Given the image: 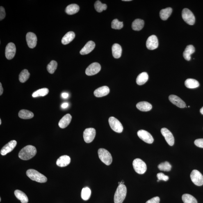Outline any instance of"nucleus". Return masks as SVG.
<instances>
[{
    "label": "nucleus",
    "instance_id": "obj_1",
    "mask_svg": "<svg viewBox=\"0 0 203 203\" xmlns=\"http://www.w3.org/2000/svg\"><path fill=\"white\" fill-rule=\"evenodd\" d=\"M37 153L36 148L33 146L28 145L21 149L19 154V157L21 159L28 160L35 156Z\"/></svg>",
    "mask_w": 203,
    "mask_h": 203
},
{
    "label": "nucleus",
    "instance_id": "obj_2",
    "mask_svg": "<svg viewBox=\"0 0 203 203\" xmlns=\"http://www.w3.org/2000/svg\"><path fill=\"white\" fill-rule=\"evenodd\" d=\"M27 176L32 180L40 183H46L47 181V178L45 176L37 171L33 169H30L27 171Z\"/></svg>",
    "mask_w": 203,
    "mask_h": 203
},
{
    "label": "nucleus",
    "instance_id": "obj_3",
    "mask_svg": "<svg viewBox=\"0 0 203 203\" xmlns=\"http://www.w3.org/2000/svg\"><path fill=\"white\" fill-rule=\"evenodd\" d=\"M126 193L127 189L125 185H119L114 196L115 203H122L125 198Z\"/></svg>",
    "mask_w": 203,
    "mask_h": 203
},
{
    "label": "nucleus",
    "instance_id": "obj_4",
    "mask_svg": "<svg viewBox=\"0 0 203 203\" xmlns=\"http://www.w3.org/2000/svg\"><path fill=\"white\" fill-rule=\"evenodd\" d=\"M98 154L100 159L105 164L107 165L111 164L113 159L111 154L107 150L103 148L99 149Z\"/></svg>",
    "mask_w": 203,
    "mask_h": 203
},
{
    "label": "nucleus",
    "instance_id": "obj_5",
    "mask_svg": "<svg viewBox=\"0 0 203 203\" xmlns=\"http://www.w3.org/2000/svg\"><path fill=\"white\" fill-rule=\"evenodd\" d=\"M133 165L135 171L138 174H143L147 170L146 163L139 158H136L133 160Z\"/></svg>",
    "mask_w": 203,
    "mask_h": 203
},
{
    "label": "nucleus",
    "instance_id": "obj_6",
    "mask_svg": "<svg viewBox=\"0 0 203 203\" xmlns=\"http://www.w3.org/2000/svg\"><path fill=\"white\" fill-rule=\"evenodd\" d=\"M183 19L185 22L190 25L195 24V16L190 10L187 8L183 9L182 13Z\"/></svg>",
    "mask_w": 203,
    "mask_h": 203
},
{
    "label": "nucleus",
    "instance_id": "obj_7",
    "mask_svg": "<svg viewBox=\"0 0 203 203\" xmlns=\"http://www.w3.org/2000/svg\"><path fill=\"white\" fill-rule=\"evenodd\" d=\"M108 122L110 127L114 131L117 133H121L123 131V126L118 119L115 117H110Z\"/></svg>",
    "mask_w": 203,
    "mask_h": 203
},
{
    "label": "nucleus",
    "instance_id": "obj_8",
    "mask_svg": "<svg viewBox=\"0 0 203 203\" xmlns=\"http://www.w3.org/2000/svg\"><path fill=\"white\" fill-rule=\"evenodd\" d=\"M190 178L196 186H200L203 185V176L199 171L196 170L192 171L190 174Z\"/></svg>",
    "mask_w": 203,
    "mask_h": 203
},
{
    "label": "nucleus",
    "instance_id": "obj_9",
    "mask_svg": "<svg viewBox=\"0 0 203 203\" xmlns=\"http://www.w3.org/2000/svg\"><path fill=\"white\" fill-rule=\"evenodd\" d=\"M96 130L93 128H88L85 130L83 133V139L87 143L92 142L96 136Z\"/></svg>",
    "mask_w": 203,
    "mask_h": 203
},
{
    "label": "nucleus",
    "instance_id": "obj_10",
    "mask_svg": "<svg viewBox=\"0 0 203 203\" xmlns=\"http://www.w3.org/2000/svg\"><path fill=\"white\" fill-rule=\"evenodd\" d=\"M139 138L144 142L148 144H152L154 141L152 135L147 131L144 130H140L138 132Z\"/></svg>",
    "mask_w": 203,
    "mask_h": 203
},
{
    "label": "nucleus",
    "instance_id": "obj_11",
    "mask_svg": "<svg viewBox=\"0 0 203 203\" xmlns=\"http://www.w3.org/2000/svg\"><path fill=\"white\" fill-rule=\"evenodd\" d=\"M101 70V66L97 63H92L87 68L85 74L88 76L95 75L98 73Z\"/></svg>",
    "mask_w": 203,
    "mask_h": 203
},
{
    "label": "nucleus",
    "instance_id": "obj_12",
    "mask_svg": "<svg viewBox=\"0 0 203 203\" xmlns=\"http://www.w3.org/2000/svg\"><path fill=\"white\" fill-rule=\"evenodd\" d=\"M16 49L15 44L10 43L7 45L5 48V54L8 60H11L15 57Z\"/></svg>",
    "mask_w": 203,
    "mask_h": 203
},
{
    "label": "nucleus",
    "instance_id": "obj_13",
    "mask_svg": "<svg viewBox=\"0 0 203 203\" xmlns=\"http://www.w3.org/2000/svg\"><path fill=\"white\" fill-rule=\"evenodd\" d=\"M161 132L167 143L170 146H173L174 143V139L171 132L167 128H162Z\"/></svg>",
    "mask_w": 203,
    "mask_h": 203
},
{
    "label": "nucleus",
    "instance_id": "obj_14",
    "mask_svg": "<svg viewBox=\"0 0 203 203\" xmlns=\"http://www.w3.org/2000/svg\"><path fill=\"white\" fill-rule=\"evenodd\" d=\"M146 46L147 48L153 50L157 48L158 46V41L157 37L155 35H152L147 39Z\"/></svg>",
    "mask_w": 203,
    "mask_h": 203
},
{
    "label": "nucleus",
    "instance_id": "obj_15",
    "mask_svg": "<svg viewBox=\"0 0 203 203\" xmlns=\"http://www.w3.org/2000/svg\"><path fill=\"white\" fill-rule=\"evenodd\" d=\"M26 40L28 45L31 48H34L36 46L37 39L36 35L31 32L27 34Z\"/></svg>",
    "mask_w": 203,
    "mask_h": 203
},
{
    "label": "nucleus",
    "instance_id": "obj_16",
    "mask_svg": "<svg viewBox=\"0 0 203 203\" xmlns=\"http://www.w3.org/2000/svg\"><path fill=\"white\" fill-rule=\"evenodd\" d=\"M17 142L16 140H12L5 145L1 151V154L2 156H5L8 153L11 152L17 145Z\"/></svg>",
    "mask_w": 203,
    "mask_h": 203
},
{
    "label": "nucleus",
    "instance_id": "obj_17",
    "mask_svg": "<svg viewBox=\"0 0 203 203\" xmlns=\"http://www.w3.org/2000/svg\"><path fill=\"white\" fill-rule=\"evenodd\" d=\"M169 101L175 106L180 108L186 106V103L180 98L175 95H170L169 97Z\"/></svg>",
    "mask_w": 203,
    "mask_h": 203
},
{
    "label": "nucleus",
    "instance_id": "obj_18",
    "mask_svg": "<svg viewBox=\"0 0 203 203\" xmlns=\"http://www.w3.org/2000/svg\"><path fill=\"white\" fill-rule=\"evenodd\" d=\"M110 92L109 87L104 86L99 87L94 91V94L96 97H101L108 95Z\"/></svg>",
    "mask_w": 203,
    "mask_h": 203
},
{
    "label": "nucleus",
    "instance_id": "obj_19",
    "mask_svg": "<svg viewBox=\"0 0 203 203\" xmlns=\"http://www.w3.org/2000/svg\"><path fill=\"white\" fill-rule=\"evenodd\" d=\"M95 47V44L92 41H90L85 44L80 52V54L85 55L88 54L93 50Z\"/></svg>",
    "mask_w": 203,
    "mask_h": 203
},
{
    "label": "nucleus",
    "instance_id": "obj_20",
    "mask_svg": "<svg viewBox=\"0 0 203 203\" xmlns=\"http://www.w3.org/2000/svg\"><path fill=\"white\" fill-rule=\"evenodd\" d=\"M72 117L70 114H67L64 116L59 121L58 125L60 128L64 129L67 127L70 124Z\"/></svg>",
    "mask_w": 203,
    "mask_h": 203
},
{
    "label": "nucleus",
    "instance_id": "obj_21",
    "mask_svg": "<svg viewBox=\"0 0 203 203\" xmlns=\"http://www.w3.org/2000/svg\"><path fill=\"white\" fill-rule=\"evenodd\" d=\"M71 159L70 157L67 156H61L57 160L56 164L58 166L64 167L67 166L70 163Z\"/></svg>",
    "mask_w": 203,
    "mask_h": 203
},
{
    "label": "nucleus",
    "instance_id": "obj_22",
    "mask_svg": "<svg viewBox=\"0 0 203 203\" xmlns=\"http://www.w3.org/2000/svg\"><path fill=\"white\" fill-rule=\"evenodd\" d=\"M137 108L142 111H148L152 109V106L146 101L140 102L136 105Z\"/></svg>",
    "mask_w": 203,
    "mask_h": 203
},
{
    "label": "nucleus",
    "instance_id": "obj_23",
    "mask_svg": "<svg viewBox=\"0 0 203 203\" xmlns=\"http://www.w3.org/2000/svg\"><path fill=\"white\" fill-rule=\"evenodd\" d=\"M112 54L114 58H120L122 55V48L120 45L117 43L114 44L112 47Z\"/></svg>",
    "mask_w": 203,
    "mask_h": 203
},
{
    "label": "nucleus",
    "instance_id": "obj_24",
    "mask_svg": "<svg viewBox=\"0 0 203 203\" xmlns=\"http://www.w3.org/2000/svg\"><path fill=\"white\" fill-rule=\"evenodd\" d=\"M195 47L193 45H189L187 46L183 54L185 59L187 61L191 60V55L195 52Z\"/></svg>",
    "mask_w": 203,
    "mask_h": 203
},
{
    "label": "nucleus",
    "instance_id": "obj_25",
    "mask_svg": "<svg viewBox=\"0 0 203 203\" xmlns=\"http://www.w3.org/2000/svg\"><path fill=\"white\" fill-rule=\"evenodd\" d=\"M75 34L74 32L70 31L66 34L62 38L61 42L64 45H66L70 43L74 40L75 37Z\"/></svg>",
    "mask_w": 203,
    "mask_h": 203
},
{
    "label": "nucleus",
    "instance_id": "obj_26",
    "mask_svg": "<svg viewBox=\"0 0 203 203\" xmlns=\"http://www.w3.org/2000/svg\"><path fill=\"white\" fill-rule=\"evenodd\" d=\"M144 24L145 23L143 20L136 19L133 22L132 28L134 31H139L143 29Z\"/></svg>",
    "mask_w": 203,
    "mask_h": 203
},
{
    "label": "nucleus",
    "instance_id": "obj_27",
    "mask_svg": "<svg viewBox=\"0 0 203 203\" xmlns=\"http://www.w3.org/2000/svg\"><path fill=\"white\" fill-rule=\"evenodd\" d=\"M149 76L147 72H144L139 74L136 79V83L139 85H143L148 79Z\"/></svg>",
    "mask_w": 203,
    "mask_h": 203
},
{
    "label": "nucleus",
    "instance_id": "obj_28",
    "mask_svg": "<svg viewBox=\"0 0 203 203\" xmlns=\"http://www.w3.org/2000/svg\"><path fill=\"white\" fill-rule=\"evenodd\" d=\"M79 6L77 4H72L69 5L65 9V11L69 15H73L79 11Z\"/></svg>",
    "mask_w": 203,
    "mask_h": 203
},
{
    "label": "nucleus",
    "instance_id": "obj_29",
    "mask_svg": "<svg viewBox=\"0 0 203 203\" xmlns=\"http://www.w3.org/2000/svg\"><path fill=\"white\" fill-rule=\"evenodd\" d=\"M15 195L17 198L20 200L22 203H27L28 199L24 192L20 190H17L15 192Z\"/></svg>",
    "mask_w": 203,
    "mask_h": 203
},
{
    "label": "nucleus",
    "instance_id": "obj_30",
    "mask_svg": "<svg viewBox=\"0 0 203 203\" xmlns=\"http://www.w3.org/2000/svg\"><path fill=\"white\" fill-rule=\"evenodd\" d=\"M172 9L171 8L169 7L161 10L160 12V17L163 20H166L170 16L172 13Z\"/></svg>",
    "mask_w": 203,
    "mask_h": 203
},
{
    "label": "nucleus",
    "instance_id": "obj_31",
    "mask_svg": "<svg viewBox=\"0 0 203 203\" xmlns=\"http://www.w3.org/2000/svg\"><path fill=\"white\" fill-rule=\"evenodd\" d=\"M34 115L32 112L26 110H21L19 112V117L20 118L24 119H30L33 118Z\"/></svg>",
    "mask_w": 203,
    "mask_h": 203
},
{
    "label": "nucleus",
    "instance_id": "obj_32",
    "mask_svg": "<svg viewBox=\"0 0 203 203\" xmlns=\"http://www.w3.org/2000/svg\"><path fill=\"white\" fill-rule=\"evenodd\" d=\"M185 85L187 88L193 89L199 87V83L198 81L195 79H188L185 81Z\"/></svg>",
    "mask_w": 203,
    "mask_h": 203
},
{
    "label": "nucleus",
    "instance_id": "obj_33",
    "mask_svg": "<svg viewBox=\"0 0 203 203\" xmlns=\"http://www.w3.org/2000/svg\"><path fill=\"white\" fill-rule=\"evenodd\" d=\"M49 90L47 88H43L37 90L36 92H33L32 94V97H44L47 95L49 93Z\"/></svg>",
    "mask_w": 203,
    "mask_h": 203
},
{
    "label": "nucleus",
    "instance_id": "obj_34",
    "mask_svg": "<svg viewBox=\"0 0 203 203\" xmlns=\"http://www.w3.org/2000/svg\"><path fill=\"white\" fill-rule=\"evenodd\" d=\"M30 75V73L28 72V71L26 69H24L19 74V81L22 83L25 82L29 79Z\"/></svg>",
    "mask_w": 203,
    "mask_h": 203
},
{
    "label": "nucleus",
    "instance_id": "obj_35",
    "mask_svg": "<svg viewBox=\"0 0 203 203\" xmlns=\"http://www.w3.org/2000/svg\"><path fill=\"white\" fill-rule=\"evenodd\" d=\"M182 200L184 203H197L195 197L188 194H185L183 195Z\"/></svg>",
    "mask_w": 203,
    "mask_h": 203
},
{
    "label": "nucleus",
    "instance_id": "obj_36",
    "mask_svg": "<svg viewBox=\"0 0 203 203\" xmlns=\"http://www.w3.org/2000/svg\"><path fill=\"white\" fill-rule=\"evenodd\" d=\"M91 195V191L88 187L83 188L82 190L81 196L82 198L84 201H87L90 198Z\"/></svg>",
    "mask_w": 203,
    "mask_h": 203
},
{
    "label": "nucleus",
    "instance_id": "obj_37",
    "mask_svg": "<svg viewBox=\"0 0 203 203\" xmlns=\"http://www.w3.org/2000/svg\"><path fill=\"white\" fill-rule=\"evenodd\" d=\"M94 8L97 11L99 12H102L103 11L106 10L107 6L106 4H103L99 1H97L94 3Z\"/></svg>",
    "mask_w": 203,
    "mask_h": 203
},
{
    "label": "nucleus",
    "instance_id": "obj_38",
    "mask_svg": "<svg viewBox=\"0 0 203 203\" xmlns=\"http://www.w3.org/2000/svg\"><path fill=\"white\" fill-rule=\"evenodd\" d=\"M58 64L56 61L52 60L47 65V69L50 74H53L57 67Z\"/></svg>",
    "mask_w": 203,
    "mask_h": 203
},
{
    "label": "nucleus",
    "instance_id": "obj_39",
    "mask_svg": "<svg viewBox=\"0 0 203 203\" xmlns=\"http://www.w3.org/2000/svg\"><path fill=\"white\" fill-rule=\"evenodd\" d=\"M158 168L160 170L169 172L171 169L172 166L168 162L165 161L161 163L158 165Z\"/></svg>",
    "mask_w": 203,
    "mask_h": 203
},
{
    "label": "nucleus",
    "instance_id": "obj_40",
    "mask_svg": "<svg viewBox=\"0 0 203 203\" xmlns=\"http://www.w3.org/2000/svg\"><path fill=\"white\" fill-rule=\"evenodd\" d=\"M124 25L122 22L119 21L118 19L113 20L111 23V28L115 29H120L123 27Z\"/></svg>",
    "mask_w": 203,
    "mask_h": 203
},
{
    "label": "nucleus",
    "instance_id": "obj_41",
    "mask_svg": "<svg viewBox=\"0 0 203 203\" xmlns=\"http://www.w3.org/2000/svg\"><path fill=\"white\" fill-rule=\"evenodd\" d=\"M157 177L158 179L157 182L160 180H163L165 181H168L169 179L168 176L165 175V174L162 173H159L157 174Z\"/></svg>",
    "mask_w": 203,
    "mask_h": 203
},
{
    "label": "nucleus",
    "instance_id": "obj_42",
    "mask_svg": "<svg viewBox=\"0 0 203 203\" xmlns=\"http://www.w3.org/2000/svg\"><path fill=\"white\" fill-rule=\"evenodd\" d=\"M194 143L197 147L203 148V138L197 139L195 140Z\"/></svg>",
    "mask_w": 203,
    "mask_h": 203
},
{
    "label": "nucleus",
    "instance_id": "obj_43",
    "mask_svg": "<svg viewBox=\"0 0 203 203\" xmlns=\"http://www.w3.org/2000/svg\"><path fill=\"white\" fill-rule=\"evenodd\" d=\"M5 16H6V13H5V9L3 7L1 6L0 7V20H2L4 19Z\"/></svg>",
    "mask_w": 203,
    "mask_h": 203
},
{
    "label": "nucleus",
    "instance_id": "obj_44",
    "mask_svg": "<svg viewBox=\"0 0 203 203\" xmlns=\"http://www.w3.org/2000/svg\"><path fill=\"white\" fill-rule=\"evenodd\" d=\"M160 198L159 197L156 196L153 197L147 201L146 203H159Z\"/></svg>",
    "mask_w": 203,
    "mask_h": 203
},
{
    "label": "nucleus",
    "instance_id": "obj_45",
    "mask_svg": "<svg viewBox=\"0 0 203 203\" xmlns=\"http://www.w3.org/2000/svg\"><path fill=\"white\" fill-rule=\"evenodd\" d=\"M69 96V94L68 93H67V92H63L61 94V97L64 99H66Z\"/></svg>",
    "mask_w": 203,
    "mask_h": 203
},
{
    "label": "nucleus",
    "instance_id": "obj_46",
    "mask_svg": "<svg viewBox=\"0 0 203 203\" xmlns=\"http://www.w3.org/2000/svg\"><path fill=\"white\" fill-rule=\"evenodd\" d=\"M69 106V104L68 103L65 102L62 104L61 106V108L63 109H65Z\"/></svg>",
    "mask_w": 203,
    "mask_h": 203
},
{
    "label": "nucleus",
    "instance_id": "obj_47",
    "mask_svg": "<svg viewBox=\"0 0 203 203\" xmlns=\"http://www.w3.org/2000/svg\"><path fill=\"white\" fill-rule=\"evenodd\" d=\"M3 88L2 86V83H0V95H2L3 92Z\"/></svg>",
    "mask_w": 203,
    "mask_h": 203
},
{
    "label": "nucleus",
    "instance_id": "obj_48",
    "mask_svg": "<svg viewBox=\"0 0 203 203\" xmlns=\"http://www.w3.org/2000/svg\"><path fill=\"white\" fill-rule=\"evenodd\" d=\"M200 112L203 115V107H202L201 108L200 110Z\"/></svg>",
    "mask_w": 203,
    "mask_h": 203
},
{
    "label": "nucleus",
    "instance_id": "obj_49",
    "mask_svg": "<svg viewBox=\"0 0 203 203\" xmlns=\"http://www.w3.org/2000/svg\"><path fill=\"white\" fill-rule=\"evenodd\" d=\"M120 182L121 183V184H124V180H122V181H121Z\"/></svg>",
    "mask_w": 203,
    "mask_h": 203
},
{
    "label": "nucleus",
    "instance_id": "obj_50",
    "mask_svg": "<svg viewBox=\"0 0 203 203\" xmlns=\"http://www.w3.org/2000/svg\"><path fill=\"white\" fill-rule=\"evenodd\" d=\"M130 1L131 0H124V1Z\"/></svg>",
    "mask_w": 203,
    "mask_h": 203
},
{
    "label": "nucleus",
    "instance_id": "obj_51",
    "mask_svg": "<svg viewBox=\"0 0 203 203\" xmlns=\"http://www.w3.org/2000/svg\"><path fill=\"white\" fill-rule=\"evenodd\" d=\"M1 123H2L1 119H0V124H1Z\"/></svg>",
    "mask_w": 203,
    "mask_h": 203
},
{
    "label": "nucleus",
    "instance_id": "obj_52",
    "mask_svg": "<svg viewBox=\"0 0 203 203\" xmlns=\"http://www.w3.org/2000/svg\"><path fill=\"white\" fill-rule=\"evenodd\" d=\"M1 198H0V201H1Z\"/></svg>",
    "mask_w": 203,
    "mask_h": 203
},
{
    "label": "nucleus",
    "instance_id": "obj_53",
    "mask_svg": "<svg viewBox=\"0 0 203 203\" xmlns=\"http://www.w3.org/2000/svg\"><path fill=\"white\" fill-rule=\"evenodd\" d=\"M190 106H188V107H190Z\"/></svg>",
    "mask_w": 203,
    "mask_h": 203
}]
</instances>
